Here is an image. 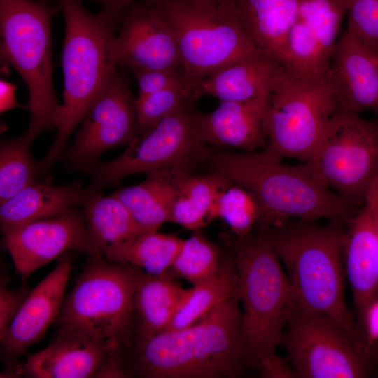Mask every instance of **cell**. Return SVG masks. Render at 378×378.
Wrapping results in <instances>:
<instances>
[{
  "instance_id": "6da1fadb",
  "label": "cell",
  "mask_w": 378,
  "mask_h": 378,
  "mask_svg": "<svg viewBox=\"0 0 378 378\" xmlns=\"http://www.w3.org/2000/svg\"><path fill=\"white\" fill-rule=\"evenodd\" d=\"M119 354L127 377H239L246 368L239 298L228 299L185 328L131 340Z\"/></svg>"
},
{
  "instance_id": "7a4b0ae2",
  "label": "cell",
  "mask_w": 378,
  "mask_h": 378,
  "mask_svg": "<svg viewBox=\"0 0 378 378\" xmlns=\"http://www.w3.org/2000/svg\"><path fill=\"white\" fill-rule=\"evenodd\" d=\"M343 220L322 225L290 218L259 234L286 267L296 296L295 310L326 315L364 348L344 299Z\"/></svg>"
},
{
  "instance_id": "3957f363",
  "label": "cell",
  "mask_w": 378,
  "mask_h": 378,
  "mask_svg": "<svg viewBox=\"0 0 378 378\" xmlns=\"http://www.w3.org/2000/svg\"><path fill=\"white\" fill-rule=\"evenodd\" d=\"M52 1L65 22L63 103L58 105L54 115L55 137L48 153L38 162L41 174H47L63 155L70 135L118 66L113 53L118 19L102 10L97 14L90 13L83 0Z\"/></svg>"
},
{
  "instance_id": "277c9868",
  "label": "cell",
  "mask_w": 378,
  "mask_h": 378,
  "mask_svg": "<svg viewBox=\"0 0 378 378\" xmlns=\"http://www.w3.org/2000/svg\"><path fill=\"white\" fill-rule=\"evenodd\" d=\"M214 172L251 192L260 206L258 234L290 218L345 221L351 203L321 184L304 163L288 165L258 152L211 150Z\"/></svg>"
},
{
  "instance_id": "5b68a950",
  "label": "cell",
  "mask_w": 378,
  "mask_h": 378,
  "mask_svg": "<svg viewBox=\"0 0 378 378\" xmlns=\"http://www.w3.org/2000/svg\"><path fill=\"white\" fill-rule=\"evenodd\" d=\"M220 236L237 271L246 368L256 370L264 358L276 354L296 296L279 258L261 236L231 231Z\"/></svg>"
},
{
  "instance_id": "8992f818",
  "label": "cell",
  "mask_w": 378,
  "mask_h": 378,
  "mask_svg": "<svg viewBox=\"0 0 378 378\" xmlns=\"http://www.w3.org/2000/svg\"><path fill=\"white\" fill-rule=\"evenodd\" d=\"M59 10L52 0H0L1 55L26 83L29 125L22 136L31 143L54 127L59 105L52 81L51 21Z\"/></svg>"
},
{
  "instance_id": "52a82bcc",
  "label": "cell",
  "mask_w": 378,
  "mask_h": 378,
  "mask_svg": "<svg viewBox=\"0 0 378 378\" xmlns=\"http://www.w3.org/2000/svg\"><path fill=\"white\" fill-rule=\"evenodd\" d=\"M153 1L175 32L191 97L197 81L262 52L241 24L234 0Z\"/></svg>"
},
{
  "instance_id": "ba28073f",
  "label": "cell",
  "mask_w": 378,
  "mask_h": 378,
  "mask_svg": "<svg viewBox=\"0 0 378 378\" xmlns=\"http://www.w3.org/2000/svg\"><path fill=\"white\" fill-rule=\"evenodd\" d=\"M337 108L330 66L323 73L300 77L281 66L270 93L265 158L308 162Z\"/></svg>"
},
{
  "instance_id": "9c48e42d",
  "label": "cell",
  "mask_w": 378,
  "mask_h": 378,
  "mask_svg": "<svg viewBox=\"0 0 378 378\" xmlns=\"http://www.w3.org/2000/svg\"><path fill=\"white\" fill-rule=\"evenodd\" d=\"M143 270L90 254L55 323L86 332L115 344L127 339L134 297Z\"/></svg>"
},
{
  "instance_id": "30bf717a",
  "label": "cell",
  "mask_w": 378,
  "mask_h": 378,
  "mask_svg": "<svg viewBox=\"0 0 378 378\" xmlns=\"http://www.w3.org/2000/svg\"><path fill=\"white\" fill-rule=\"evenodd\" d=\"M306 164L323 186L351 204L365 200L378 174V124L337 108Z\"/></svg>"
},
{
  "instance_id": "8fae6325",
  "label": "cell",
  "mask_w": 378,
  "mask_h": 378,
  "mask_svg": "<svg viewBox=\"0 0 378 378\" xmlns=\"http://www.w3.org/2000/svg\"><path fill=\"white\" fill-rule=\"evenodd\" d=\"M195 114L190 106L137 136L119 157L88 172L90 186L101 189L115 186L127 175L148 174L162 169L190 171L196 162L207 160L210 149L198 136Z\"/></svg>"
},
{
  "instance_id": "7c38bea8",
  "label": "cell",
  "mask_w": 378,
  "mask_h": 378,
  "mask_svg": "<svg viewBox=\"0 0 378 378\" xmlns=\"http://www.w3.org/2000/svg\"><path fill=\"white\" fill-rule=\"evenodd\" d=\"M280 344L302 378H360L368 374L366 349L326 315L295 310Z\"/></svg>"
},
{
  "instance_id": "4fadbf2b",
  "label": "cell",
  "mask_w": 378,
  "mask_h": 378,
  "mask_svg": "<svg viewBox=\"0 0 378 378\" xmlns=\"http://www.w3.org/2000/svg\"><path fill=\"white\" fill-rule=\"evenodd\" d=\"M118 66L102 86L74 141L62 155L74 169L88 172L99 164L103 153L129 145L138 136L136 99L127 76Z\"/></svg>"
},
{
  "instance_id": "5bb4252c",
  "label": "cell",
  "mask_w": 378,
  "mask_h": 378,
  "mask_svg": "<svg viewBox=\"0 0 378 378\" xmlns=\"http://www.w3.org/2000/svg\"><path fill=\"white\" fill-rule=\"evenodd\" d=\"M113 53L118 66L132 71L159 69L183 72L175 32L153 0H136L120 14Z\"/></svg>"
},
{
  "instance_id": "9a60e30c",
  "label": "cell",
  "mask_w": 378,
  "mask_h": 378,
  "mask_svg": "<svg viewBox=\"0 0 378 378\" xmlns=\"http://www.w3.org/2000/svg\"><path fill=\"white\" fill-rule=\"evenodd\" d=\"M15 369L34 378L127 377L115 344L66 326H59L46 348Z\"/></svg>"
},
{
  "instance_id": "2e32d148",
  "label": "cell",
  "mask_w": 378,
  "mask_h": 378,
  "mask_svg": "<svg viewBox=\"0 0 378 378\" xmlns=\"http://www.w3.org/2000/svg\"><path fill=\"white\" fill-rule=\"evenodd\" d=\"M2 234L4 246L16 272L23 278L68 251L88 252L83 213L72 209L57 216L12 227Z\"/></svg>"
},
{
  "instance_id": "e0dca14e",
  "label": "cell",
  "mask_w": 378,
  "mask_h": 378,
  "mask_svg": "<svg viewBox=\"0 0 378 378\" xmlns=\"http://www.w3.org/2000/svg\"><path fill=\"white\" fill-rule=\"evenodd\" d=\"M71 270L70 257L64 253L55 269L30 291L0 339L3 352L12 362L38 342L55 321L64 300Z\"/></svg>"
},
{
  "instance_id": "ac0fdd59",
  "label": "cell",
  "mask_w": 378,
  "mask_h": 378,
  "mask_svg": "<svg viewBox=\"0 0 378 378\" xmlns=\"http://www.w3.org/2000/svg\"><path fill=\"white\" fill-rule=\"evenodd\" d=\"M270 94L240 102H220L209 113L195 112V125L201 141L244 152L264 149L268 141Z\"/></svg>"
},
{
  "instance_id": "d6986e66",
  "label": "cell",
  "mask_w": 378,
  "mask_h": 378,
  "mask_svg": "<svg viewBox=\"0 0 378 378\" xmlns=\"http://www.w3.org/2000/svg\"><path fill=\"white\" fill-rule=\"evenodd\" d=\"M330 71L338 108L378 115L377 53L346 31L335 45Z\"/></svg>"
},
{
  "instance_id": "ffe728a7",
  "label": "cell",
  "mask_w": 378,
  "mask_h": 378,
  "mask_svg": "<svg viewBox=\"0 0 378 378\" xmlns=\"http://www.w3.org/2000/svg\"><path fill=\"white\" fill-rule=\"evenodd\" d=\"M344 264L352 290L358 327L365 340V316L378 296V244L369 204L346 220Z\"/></svg>"
},
{
  "instance_id": "44dd1931",
  "label": "cell",
  "mask_w": 378,
  "mask_h": 378,
  "mask_svg": "<svg viewBox=\"0 0 378 378\" xmlns=\"http://www.w3.org/2000/svg\"><path fill=\"white\" fill-rule=\"evenodd\" d=\"M281 66L261 52L225 65L197 81L191 95L195 102L211 96L220 102L247 101L270 93Z\"/></svg>"
},
{
  "instance_id": "7402d4cb",
  "label": "cell",
  "mask_w": 378,
  "mask_h": 378,
  "mask_svg": "<svg viewBox=\"0 0 378 378\" xmlns=\"http://www.w3.org/2000/svg\"><path fill=\"white\" fill-rule=\"evenodd\" d=\"M239 20L256 46L283 66L287 37L302 0H234Z\"/></svg>"
},
{
  "instance_id": "603a6c76",
  "label": "cell",
  "mask_w": 378,
  "mask_h": 378,
  "mask_svg": "<svg viewBox=\"0 0 378 378\" xmlns=\"http://www.w3.org/2000/svg\"><path fill=\"white\" fill-rule=\"evenodd\" d=\"M91 192L88 187L69 183L55 186L33 181L1 204V232L29 222L59 216L75 204H83Z\"/></svg>"
},
{
  "instance_id": "cb8c5ba5",
  "label": "cell",
  "mask_w": 378,
  "mask_h": 378,
  "mask_svg": "<svg viewBox=\"0 0 378 378\" xmlns=\"http://www.w3.org/2000/svg\"><path fill=\"white\" fill-rule=\"evenodd\" d=\"M187 290L169 273L156 276L143 272L134 297L130 332L122 346L166 330Z\"/></svg>"
},
{
  "instance_id": "d4e9b609",
  "label": "cell",
  "mask_w": 378,
  "mask_h": 378,
  "mask_svg": "<svg viewBox=\"0 0 378 378\" xmlns=\"http://www.w3.org/2000/svg\"><path fill=\"white\" fill-rule=\"evenodd\" d=\"M89 187L91 192L83 204L89 255H104L121 244L146 234L115 195L104 196L101 188Z\"/></svg>"
},
{
  "instance_id": "484cf974",
  "label": "cell",
  "mask_w": 378,
  "mask_h": 378,
  "mask_svg": "<svg viewBox=\"0 0 378 378\" xmlns=\"http://www.w3.org/2000/svg\"><path fill=\"white\" fill-rule=\"evenodd\" d=\"M178 171H155L147 174L143 182L113 193L123 202L145 233L157 232L163 223L171 222L172 207L178 195Z\"/></svg>"
},
{
  "instance_id": "4316f807",
  "label": "cell",
  "mask_w": 378,
  "mask_h": 378,
  "mask_svg": "<svg viewBox=\"0 0 378 378\" xmlns=\"http://www.w3.org/2000/svg\"><path fill=\"white\" fill-rule=\"evenodd\" d=\"M178 195L172 211L171 222L195 231L212 219L219 194L233 183L219 173L197 176L188 170L176 174Z\"/></svg>"
},
{
  "instance_id": "83f0119b",
  "label": "cell",
  "mask_w": 378,
  "mask_h": 378,
  "mask_svg": "<svg viewBox=\"0 0 378 378\" xmlns=\"http://www.w3.org/2000/svg\"><path fill=\"white\" fill-rule=\"evenodd\" d=\"M238 275L232 256L223 255L218 273L188 288L166 330L188 326L220 303L238 296Z\"/></svg>"
},
{
  "instance_id": "f1b7e54d",
  "label": "cell",
  "mask_w": 378,
  "mask_h": 378,
  "mask_svg": "<svg viewBox=\"0 0 378 378\" xmlns=\"http://www.w3.org/2000/svg\"><path fill=\"white\" fill-rule=\"evenodd\" d=\"M183 241L175 234L146 233L121 244L104 256L144 270L147 274L160 276L169 273Z\"/></svg>"
},
{
  "instance_id": "f546056e",
  "label": "cell",
  "mask_w": 378,
  "mask_h": 378,
  "mask_svg": "<svg viewBox=\"0 0 378 378\" xmlns=\"http://www.w3.org/2000/svg\"><path fill=\"white\" fill-rule=\"evenodd\" d=\"M31 144L21 136L4 140L0 146V203L35 181L38 162L31 153Z\"/></svg>"
},
{
  "instance_id": "4dcf8cb0",
  "label": "cell",
  "mask_w": 378,
  "mask_h": 378,
  "mask_svg": "<svg viewBox=\"0 0 378 378\" xmlns=\"http://www.w3.org/2000/svg\"><path fill=\"white\" fill-rule=\"evenodd\" d=\"M188 239L176 256L170 270L192 286L216 276L220 270L223 257L218 247L199 230Z\"/></svg>"
},
{
  "instance_id": "1f68e13d",
  "label": "cell",
  "mask_w": 378,
  "mask_h": 378,
  "mask_svg": "<svg viewBox=\"0 0 378 378\" xmlns=\"http://www.w3.org/2000/svg\"><path fill=\"white\" fill-rule=\"evenodd\" d=\"M260 216V206L254 195L238 185L230 186L218 196L212 218L224 220L231 232L239 237L251 234Z\"/></svg>"
},
{
  "instance_id": "d6a6232c",
  "label": "cell",
  "mask_w": 378,
  "mask_h": 378,
  "mask_svg": "<svg viewBox=\"0 0 378 378\" xmlns=\"http://www.w3.org/2000/svg\"><path fill=\"white\" fill-rule=\"evenodd\" d=\"M194 102L182 84L136 99L138 136L148 132L165 118L193 106Z\"/></svg>"
},
{
  "instance_id": "836d02e7",
  "label": "cell",
  "mask_w": 378,
  "mask_h": 378,
  "mask_svg": "<svg viewBox=\"0 0 378 378\" xmlns=\"http://www.w3.org/2000/svg\"><path fill=\"white\" fill-rule=\"evenodd\" d=\"M348 23L346 31L378 53V0H342Z\"/></svg>"
},
{
  "instance_id": "e575fe53",
  "label": "cell",
  "mask_w": 378,
  "mask_h": 378,
  "mask_svg": "<svg viewBox=\"0 0 378 378\" xmlns=\"http://www.w3.org/2000/svg\"><path fill=\"white\" fill-rule=\"evenodd\" d=\"M136 80L139 95L136 99L164 90L171 86L183 85V74L159 69H138L132 71Z\"/></svg>"
},
{
  "instance_id": "d590c367",
  "label": "cell",
  "mask_w": 378,
  "mask_h": 378,
  "mask_svg": "<svg viewBox=\"0 0 378 378\" xmlns=\"http://www.w3.org/2000/svg\"><path fill=\"white\" fill-rule=\"evenodd\" d=\"M31 290L26 286L11 290L5 285L0 288V339L20 311Z\"/></svg>"
},
{
  "instance_id": "8d00e7d4",
  "label": "cell",
  "mask_w": 378,
  "mask_h": 378,
  "mask_svg": "<svg viewBox=\"0 0 378 378\" xmlns=\"http://www.w3.org/2000/svg\"><path fill=\"white\" fill-rule=\"evenodd\" d=\"M256 370L261 377L265 378L297 377L288 359L282 358L276 354L264 358Z\"/></svg>"
},
{
  "instance_id": "74e56055",
  "label": "cell",
  "mask_w": 378,
  "mask_h": 378,
  "mask_svg": "<svg viewBox=\"0 0 378 378\" xmlns=\"http://www.w3.org/2000/svg\"><path fill=\"white\" fill-rule=\"evenodd\" d=\"M365 335L366 346L378 340V296L368 307L365 316Z\"/></svg>"
},
{
  "instance_id": "f35d334b",
  "label": "cell",
  "mask_w": 378,
  "mask_h": 378,
  "mask_svg": "<svg viewBox=\"0 0 378 378\" xmlns=\"http://www.w3.org/2000/svg\"><path fill=\"white\" fill-rule=\"evenodd\" d=\"M22 107L15 99V86L4 80H1V113L10 109Z\"/></svg>"
},
{
  "instance_id": "ab89813d",
  "label": "cell",
  "mask_w": 378,
  "mask_h": 378,
  "mask_svg": "<svg viewBox=\"0 0 378 378\" xmlns=\"http://www.w3.org/2000/svg\"><path fill=\"white\" fill-rule=\"evenodd\" d=\"M99 4L102 9L118 19L120 14L136 0H90Z\"/></svg>"
},
{
  "instance_id": "60d3db41",
  "label": "cell",
  "mask_w": 378,
  "mask_h": 378,
  "mask_svg": "<svg viewBox=\"0 0 378 378\" xmlns=\"http://www.w3.org/2000/svg\"><path fill=\"white\" fill-rule=\"evenodd\" d=\"M364 201L370 207L374 231L378 244V189L373 182L366 192Z\"/></svg>"
},
{
  "instance_id": "b9f144b4",
  "label": "cell",
  "mask_w": 378,
  "mask_h": 378,
  "mask_svg": "<svg viewBox=\"0 0 378 378\" xmlns=\"http://www.w3.org/2000/svg\"><path fill=\"white\" fill-rule=\"evenodd\" d=\"M373 183L375 185V186L378 189V174H377V175L376 176V177H375Z\"/></svg>"
},
{
  "instance_id": "7bdbcfd3",
  "label": "cell",
  "mask_w": 378,
  "mask_h": 378,
  "mask_svg": "<svg viewBox=\"0 0 378 378\" xmlns=\"http://www.w3.org/2000/svg\"><path fill=\"white\" fill-rule=\"evenodd\" d=\"M377 57H378V53H377Z\"/></svg>"
}]
</instances>
